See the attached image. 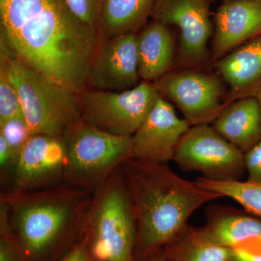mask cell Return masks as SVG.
<instances>
[{"label":"cell","instance_id":"277c9868","mask_svg":"<svg viewBox=\"0 0 261 261\" xmlns=\"http://www.w3.org/2000/svg\"><path fill=\"white\" fill-rule=\"evenodd\" d=\"M82 240L93 261H137V228L121 166L93 194Z\"/></svg>","mask_w":261,"mask_h":261},{"label":"cell","instance_id":"d6a6232c","mask_svg":"<svg viewBox=\"0 0 261 261\" xmlns=\"http://www.w3.org/2000/svg\"><path fill=\"white\" fill-rule=\"evenodd\" d=\"M224 1H228V0H224Z\"/></svg>","mask_w":261,"mask_h":261},{"label":"cell","instance_id":"6da1fadb","mask_svg":"<svg viewBox=\"0 0 261 261\" xmlns=\"http://www.w3.org/2000/svg\"><path fill=\"white\" fill-rule=\"evenodd\" d=\"M0 25L8 54L55 83L85 90L102 35L66 0H0Z\"/></svg>","mask_w":261,"mask_h":261},{"label":"cell","instance_id":"7a4b0ae2","mask_svg":"<svg viewBox=\"0 0 261 261\" xmlns=\"http://www.w3.org/2000/svg\"><path fill=\"white\" fill-rule=\"evenodd\" d=\"M137 228V261H145L177 238L196 211L222 195L176 174L167 163L135 159L121 165Z\"/></svg>","mask_w":261,"mask_h":261},{"label":"cell","instance_id":"484cf974","mask_svg":"<svg viewBox=\"0 0 261 261\" xmlns=\"http://www.w3.org/2000/svg\"><path fill=\"white\" fill-rule=\"evenodd\" d=\"M0 261H27L11 235H0Z\"/></svg>","mask_w":261,"mask_h":261},{"label":"cell","instance_id":"83f0119b","mask_svg":"<svg viewBox=\"0 0 261 261\" xmlns=\"http://www.w3.org/2000/svg\"><path fill=\"white\" fill-rule=\"evenodd\" d=\"M59 261H93V260L85 242L82 240Z\"/></svg>","mask_w":261,"mask_h":261},{"label":"cell","instance_id":"7c38bea8","mask_svg":"<svg viewBox=\"0 0 261 261\" xmlns=\"http://www.w3.org/2000/svg\"><path fill=\"white\" fill-rule=\"evenodd\" d=\"M174 108L160 96L145 121L130 137V159L151 162L173 161L178 142L190 128Z\"/></svg>","mask_w":261,"mask_h":261},{"label":"cell","instance_id":"4316f807","mask_svg":"<svg viewBox=\"0 0 261 261\" xmlns=\"http://www.w3.org/2000/svg\"><path fill=\"white\" fill-rule=\"evenodd\" d=\"M15 152L4 137L0 135V178L3 177L9 171L14 161Z\"/></svg>","mask_w":261,"mask_h":261},{"label":"cell","instance_id":"52a82bcc","mask_svg":"<svg viewBox=\"0 0 261 261\" xmlns=\"http://www.w3.org/2000/svg\"><path fill=\"white\" fill-rule=\"evenodd\" d=\"M160 96L154 84L146 82L121 92L84 90L80 93L82 120L111 135L130 137Z\"/></svg>","mask_w":261,"mask_h":261},{"label":"cell","instance_id":"1f68e13d","mask_svg":"<svg viewBox=\"0 0 261 261\" xmlns=\"http://www.w3.org/2000/svg\"><path fill=\"white\" fill-rule=\"evenodd\" d=\"M258 243H260V249L259 250H261V240H258Z\"/></svg>","mask_w":261,"mask_h":261},{"label":"cell","instance_id":"603a6c76","mask_svg":"<svg viewBox=\"0 0 261 261\" xmlns=\"http://www.w3.org/2000/svg\"><path fill=\"white\" fill-rule=\"evenodd\" d=\"M0 135L8 142L15 155L32 136L24 118H13L0 123Z\"/></svg>","mask_w":261,"mask_h":261},{"label":"cell","instance_id":"ffe728a7","mask_svg":"<svg viewBox=\"0 0 261 261\" xmlns=\"http://www.w3.org/2000/svg\"><path fill=\"white\" fill-rule=\"evenodd\" d=\"M164 248L168 261H229L232 252L207 241L197 228L189 226Z\"/></svg>","mask_w":261,"mask_h":261},{"label":"cell","instance_id":"8fae6325","mask_svg":"<svg viewBox=\"0 0 261 261\" xmlns=\"http://www.w3.org/2000/svg\"><path fill=\"white\" fill-rule=\"evenodd\" d=\"M153 84L163 97L176 105L191 126L209 124L226 107L222 82L202 70L180 69Z\"/></svg>","mask_w":261,"mask_h":261},{"label":"cell","instance_id":"3957f363","mask_svg":"<svg viewBox=\"0 0 261 261\" xmlns=\"http://www.w3.org/2000/svg\"><path fill=\"white\" fill-rule=\"evenodd\" d=\"M93 194L63 184L0 195V210L27 261H59L82 240Z\"/></svg>","mask_w":261,"mask_h":261},{"label":"cell","instance_id":"2e32d148","mask_svg":"<svg viewBox=\"0 0 261 261\" xmlns=\"http://www.w3.org/2000/svg\"><path fill=\"white\" fill-rule=\"evenodd\" d=\"M214 128L245 153L261 140V112L255 97L227 105L215 120Z\"/></svg>","mask_w":261,"mask_h":261},{"label":"cell","instance_id":"30bf717a","mask_svg":"<svg viewBox=\"0 0 261 261\" xmlns=\"http://www.w3.org/2000/svg\"><path fill=\"white\" fill-rule=\"evenodd\" d=\"M210 3L211 0H155L152 20L179 31L177 63L180 69L205 66L211 58Z\"/></svg>","mask_w":261,"mask_h":261},{"label":"cell","instance_id":"5b68a950","mask_svg":"<svg viewBox=\"0 0 261 261\" xmlns=\"http://www.w3.org/2000/svg\"><path fill=\"white\" fill-rule=\"evenodd\" d=\"M1 63L16 89L32 135L64 137L82 120L80 94L47 80L3 48Z\"/></svg>","mask_w":261,"mask_h":261},{"label":"cell","instance_id":"7402d4cb","mask_svg":"<svg viewBox=\"0 0 261 261\" xmlns=\"http://www.w3.org/2000/svg\"><path fill=\"white\" fill-rule=\"evenodd\" d=\"M24 118L16 89L8 79L4 65L0 64V123Z\"/></svg>","mask_w":261,"mask_h":261},{"label":"cell","instance_id":"ac0fdd59","mask_svg":"<svg viewBox=\"0 0 261 261\" xmlns=\"http://www.w3.org/2000/svg\"><path fill=\"white\" fill-rule=\"evenodd\" d=\"M197 229L207 241L226 248L261 240V219L236 212L218 211L203 227Z\"/></svg>","mask_w":261,"mask_h":261},{"label":"cell","instance_id":"f546056e","mask_svg":"<svg viewBox=\"0 0 261 261\" xmlns=\"http://www.w3.org/2000/svg\"><path fill=\"white\" fill-rule=\"evenodd\" d=\"M145 261H168L167 257L165 256L163 252H159L158 253L154 254V255L149 257Z\"/></svg>","mask_w":261,"mask_h":261},{"label":"cell","instance_id":"4dcf8cb0","mask_svg":"<svg viewBox=\"0 0 261 261\" xmlns=\"http://www.w3.org/2000/svg\"><path fill=\"white\" fill-rule=\"evenodd\" d=\"M255 97H256L257 101H258L261 112V89L258 91V92H257V93L256 94V95L255 96Z\"/></svg>","mask_w":261,"mask_h":261},{"label":"cell","instance_id":"5bb4252c","mask_svg":"<svg viewBox=\"0 0 261 261\" xmlns=\"http://www.w3.org/2000/svg\"><path fill=\"white\" fill-rule=\"evenodd\" d=\"M211 58L217 62L261 34V0L224 1L214 15Z\"/></svg>","mask_w":261,"mask_h":261},{"label":"cell","instance_id":"44dd1931","mask_svg":"<svg viewBox=\"0 0 261 261\" xmlns=\"http://www.w3.org/2000/svg\"><path fill=\"white\" fill-rule=\"evenodd\" d=\"M195 181L206 190L232 199L247 212L261 218V181H218L202 176Z\"/></svg>","mask_w":261,"mask_h":261},{"label":"cell","instance_id":"ba28073f","mask_svg":"<svg viewBox=\"0 0 261 261\" xmlns=\"http://www.w3.org/2000/svg\"><path fill=\"white\" fill-rule=\"evenodd\" d=\"M63 137L34 135L17 152L8 172L0 178V195L39 191L65 184Z\"/></svg>","mask_w":261,"mask_h":261},{"label":"cell","instance_id":"f1b7e54d","mask_svg":"<svg viewBox=\"0 0 261 261\" xmlns=\"http://www.w3.org/2000/svg\"><path fill=\"white\" fill-rule=\"evenodd\" d=\"M229 261H261V250H252L244 246L235 247Z\"/></svg>","mask_w":261,"mask_h":261},{"label":"cell","instance_id":"d6986e66","mask_svg":"<svg viewBox=\"0 0 261 261\" xmlns=\"http://www.w3.org/2000/svg\"><path fill=\"white\" fill-rule=\"evenodd\" d=\"M155 0H103L99 19L101 35L109 38L135 33L145 27Z\"/></svg>","mask_w":261,"mask_h":261},{"label":"cell","instance_id":"4fadbf2b","mask_svg":"<svg viewBox=\"0 0 261 261\" xmlns=\"http://www.w3.org/2000/svg\"><path fill=\"white\" fill-rule=\"evenodd\" d=\"M140 80L137 34L109 38L99 46L88 75L96 90L121 92L134 88Z\"/></svg>","mask_w":261,"mask_h":261},{"label":"cell","instance_id":"e0dca14e","mask_svg":"<svg viewBox=\"0 0 261 261\" xmlns=\"http://www.w3.org/2000/svg\"><path fill=\"white\" fill-rule=\"evenodd\" d=\"M139 73L152 83L169 73L175 59V42L167 25L154 21L137 34Z\"/></svg>","mask_w":261,"mask_h":261},{"label":"cell","instance_id":"d4e9b609","mask_svg":"<svg viewBox=\"0 0 261 261\" xmlns=\"http://www.w3.org/2000/svg\"><path fill=\"white\" fill-rule=\"evenodd\" d=\"M247 181H261V140L245 153Z\"/></svg>","mask_w":261,"mask_h":261},{"label":"cell","instance_id":"8992f818","mask_svg":"<svg viewBox=\"0 0 261 261\" xmlns=\"http://www.w3.org/2000/svg\"><path fill=\"white\" fill-rule=\"evenodd\" d=\"M65 184L94 194L130 159V137L111 135L83 121L64 137Z\"/></svg>","mask_w":261,"mask_h":261},{"label":"cell","instance_id":"cb8c5ba5","mask_svg":"<svg viewBox=\"0 0 261 261\" xmlns=\"http://www.w3.org/2000/svg\"><path fill=\"white\" fill-rule=\"evenodd\" d=\"M103 0H66L70 10L91 29L100 33L99 19Z\"/></svg>","mask_w":261,"mask_h":261},{"label":"cell","instance_id":"9a60e30c","mask_svg":"<svg viewBox=\"0 0 261 261\" xmlns=\"http://www.w3.org/2000/svg\"><path fill=\"white\" fill-rule=\"evenodd\" d=\"M216 69L229 87L225 106L255 97L261 89V34L216 62Z\"/></svg>","mask_w":261,"mask_h":261},{"label":"cell","instance_id":"9c48e42d","mask_svg":"<svg viewBox=\"0 0 261 261\" xmlns=\"http://www.w3.org/2000/svg\"><path fill=\"white\" fill-rule=\"evenodd\" d=\"M173 161L184 171H199L213 181H240L246 172L245 153L209 124L190 127Z\"/></svg>","mask_w":261,"mask_h":261}]
</instances>
